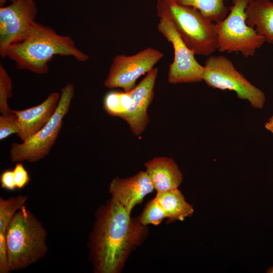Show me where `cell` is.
<instances>
[{
  "label": "cell",
  "mask_w": 273,
  "mask_h": 273,
  "mask_svg": "<svg viewBox=\"0 0 273 273\" xmlns=\"http://www.w3.org/2000/svg\"><path fill=\"white\" fill-rule=\"evenodd\" d=\"M145 225L132 219L116 199L98 211L89 239V250L95 271L119 272L132 248L140 244Z\"/></svg>",
  "instance_id": "cell-1"
},
{
  "label": "cell",
  "mask_w": 273,
  "mask_h": 273,
  "mask_svg": "<svg viewBox=\"0 0 273 273\" xmlns=\"http://www.w3.org/2000/svg\"><path fill=\"white\" fill-rule=\"evenodd\" d=\"M58 55L71 56L80 62L89 59L71 37L34 21L25 39L9 47L3 58L14 61L19 69L42 75L48 73L49 63Z\"/></svg>",
  "instance_id": "cell-2"
},
{
  "label": "cell",
  "mask_w": 273,
  "mask_h": 273,
  "mask_svg": "<svg viewBox=\"0 0 273 273\" xmlns=\"http://www.w3.org/2000/svg\"><path fill=\"white\" fill-rule=\"evenodd\" d=\"M47 231L25 206L14 215L6 231L10 271L24 269L46 256Z\"/></svg>",
  "instance_id": "cell-3"
},
{
  "label": "cell",
  "mask_w": 273,
  "mask_h": 273,
  "mask_svg": "<svg viewBox=\"0 0 273 273\" xmlns=\"http://www.w3.org/2000/svg\"><path fill=\"white\" fill-rule=\"evenodd\" d=\"M158 17L173 24L188 47L195 55L210 56L218 49L214 23L204 17L195 8L181 5L173 0H157Z\"/></svg>",
  "instance_id": "cell-4"
},
{
  "label": "cell",
  "mask_w": 273,
  "mask_h": 273,
  "mask_svg": "<svg viewBox=\"0 0 273 273\" xmlns=\"http://www.w3.org/2000/svg\"><path fill=\"white\" fill-rule=\"evenodd\" d=\"M252 0H232L230 12L219 22L214 23L220 52L240 53L245 58L254 56L265 42L264 37L246 22L245 13Z\"/></svg>",
  "instance_id": "cell-5"
},
{
  "label": "cell",
  "mask_w": 273,
  "mask_h": 273,
  "mask_svg": "<svg viewBox=\"0 0 273 273\" xmlns=\"http://www.w3.org/2000/svg\"><path fill=\"white\" fill-rule=\"evenodd\" d=\"M74 95V86L68 83L62 88L57 109L48 122L34 135L22 143L13 142L10 149L13 162H36L47 156L58 138L65 116Z\"/></svg>",
  "instance_id": "cell-6"
},
{
  "label": "cell",
  "mask_w": 273,
  "mask_h": 273,
  "mask_svg": "<svg viewBox=\"0 0 273 273\" xmlns=\"http://www.w3.org/2000/svg\"><path fill=\"white\" fill-rule=\"evenodd\" d=\"M202 79L210 87L234 91L239 99L247 100L255 108L263 107L264 93L252 84L224 56L209 57L205 62Z\"/></svg>",
  "instance_id": "cell-7"
},
{
  "label": "cell",
  "mask_w": 273,
  "mask_h": 273,
  "mask_svg": "<svg viewBox=\"0 0 273 273\" xmlns=\"http://www.w3.org/2000/svg\"><path fill=\"white\" fill-rule=\"evenodd\" d=\"M163 56V53L151 47L131 56H116L104 81L105 86L109 88L120 87L125 92H130L135 87L136 80L154 68Z\"/></svg>",
  "instance_id": "cell-8"
},
{
  "label": "cell",
  "mask_w": 273,
  "mask_h": 273,
  "mask_svg": "<svg viewBox=\"0 0 273 273\" xmlns=\"http://www.w3.org/2000/svg\"><path fill=\"white\" fill-rule=\"evenodd\" d=\"M157 29L172 44L174 50L173 60L168 69V82L194 83L203 80L204 66L196 60L195 54L186 44L172 23L165 18H160Z\"/></svg>",
  "instance_id": "cell-9"
},
{
  "label": "cell",
  "mask_w": 273,
  "mask_h": 273,
  "mask_svg": "<svg viewBox=\"0 0 273 273\" xmlns=\"http://www.w3.org/2000/svg\"><path fill=\"white\" fill-rule=\"evenodd\" d=\"M37 13L34 0H15L0 7V55L27 36Z\"/></svg>",
  "instance_id": "cell-10"
},
{
  "label": "cell",
  "mask_w": 273,
  "mask_h": 273,
  "mask_svg": "<svg viewBox=\"0 0 273 273\" xmlns=\"http://www.w3.org/2000/svg\"><path fill=\"white\" fill-rule=\"evenodd\" d=\"M158 72L157 68H153L130 92L131 105L121 118L128 123L135 135L142 133L149 123L147 110L154 96V88Z\"/></svg>",
  "instance_id": "cell-11"
},
{
  "label": "cell",
  "mask_w": 273,
  "mask_h": 273,
  "mask_svg": "<svg viewBox=\"0 0 273 273\" xmlns=\"http://www.w3.org/2000/svg\"><path fill=\"white\" fill-rule=\"evenodd\" d=\"M60 95L53 92L40 104L23 110H13L17 117L19 131L17 134L25 142L37 133L55 113Z\"/></svg>",
  "instance_id": "cell-12"
},
{
  "label": "cell",
  "mask_w": 273,
  "mask_h": 273,
  "mask_svg": "<svg viewBox=\"0 0 273 273\" xmlns=\"http://www.w3.org/2000/svg\"><path fill=\"white\" fill-rule=\"evenodd\" d=\"M154 188L146 171H140L126 178L115 177L112 180L109 191L130 215L134 206L141 203L144 198Z\"/></svg>",
  "instance_id": "cell-13"
},
{
  "label": "cell",
  "mask_w": 273,
  "mask_h": 273,
  "mask_svg": "<svg viewBox=\"0 0 273 273\" xmlns=\"http://www.w3.org/2000/svg\"><path fill=\"white\" fill-rule=\"evenodd\" d=\"M144 164L146 171L157 193L176 189L182 182L181 172L172 158L155 157Z\"/></svg>",
  "instance_id": "cell-14"
},
{
  "label": "cell",
  "mask_w": 273,
  "mask_h": 273,
  "mask_svg": "<svg viewBox=\"0 0 273 273\" xmlns=\"http://www.w3.org/2000/svg\"><path fill=\"white\" fill-rule=\"evenodd\" d=\"M245 13L247 24L263 36L265 42L273 44V2L269 0H252Z\"/></svg>",
  "instance_id": "cell-15"
},
{
  "label": "cell",
  "mask_w": 273,
  "mask_h": 273,
  "mask_svg": "<svg viewBox=\"0 0 273 273\" xmlns=\"http://www.w3.org/2000/svg\"><path fill=\"white\" fill-rule=\"evenodd\" d=\"M165 210L167 218L171 220L183 221L185 217H191L194 209L185 200L178 189L158 192L156 197Z\"/></svg>",
  "instance_id": "cell-16"
},
{
  "label": "cell",
  "mask_w": 273,
  "mask_h": 273,
  "mask_svg": "<svg viewBox=\"0 0 273 273\" xmlns=\"http://www.w3.org/2000/svg\"><path fill=\"white\" fill-rule=\"evenodd\" d=\"M176 3L198 10L209 21L216 23L228 15V8L224 0H173Z\"/></svg>",
  "instance_id": "cell-17"
},
{
  "label": "cell",
  "mask_w": 273,
  "mask_h": 273,
  "mask_svg": "<svg viewBox=\"0 0 273 273\" xmlns=\"http://www.w3.org/2000/svg\"><path fill=\"white\" fill-rule=\"evenodd\" d=\"M131 103L130 92H110L104 98L103 109L110 115L121 118L129 108Z\"/></svg>",
  "instance_id": "cell-18"
},
{
  "label": "cell",
  "mask_w": 273,
  "mask_h": 273,
  "mask_svg": "<svg viewBox=\"0 0 273 273\" xmlns=\"http://www.w3.org/2000/svg\"><path fill=\"white\" fill-rule=\"evenodd\" d=\"M28 197L19 195L6 199L0 198V233H6L15 214L25 206Z\"/></svg>",
  "instance_id": "cell-19"
},
{
  "label": "cell",
  "mask_w": 273,
  "mask_h": 273,
  "mask_svg": "<svg viewBox=\"0 0 273 273\" xmlns=\"http://www.w3.org/2000/svg\"><path fill=\"white\" fill-rule=\"evenodd\" d=\"M167 218L166 213L156 198L150 201L138 218L143 225L149 224L155 225L160 224L163 218Z\"/></svg>",
  "instance_id": "cell-20"
},
{
  "label": "cell",
  "mask_w": 273,
  "mask_h": 273,
  "mask_svg": "<svg viewBox=\"0 0 273 273\" xmlns=\"http://www.w3.org/2000/svg\"><path fill=\"white\" fill-rule=\"evenodd\" d=\"M12 81L2 63H0V112L9 114L13 112L8 99L12 96Z\"/></svg>",
  "instance_id": "cell-21"
},
{
  "label": "cell",
  "mask_w": 273,
  "mask_h": 273,
  "mask_svg": "<svg viewBox=\"0 0 273 273\" xmlns=\"http://www.w3.org/2000/svg\"><path fill=\"white\" fill-rule=\"evenodd\" d=\"M19 131L17 117L14 113L0 116V140H3L13 133L17 134Z\"/></svg>",
  "instance_id": "cell-22"
},
{
  "label": "cell",
  "mask_w": 273,
  "mask_h": 273,
  "mask_svg": "<svg viewBox=\"0 0 273 273\" xmlns=\"http://www.w3.org/2000/svg\"><path fill=\"white\" fill-rule=\"evenodd\" d=\"M13 170L17 188L19 189L23 188L29 183L31 178L27 171L25 168L23 162H16Z\"/></svg>",
  "instance_id": "cell-23"
},
{
  "label": "cell",
  "mask_w": 273,
  "mask_h": 273,
  "mask_svg": "<svg viewBox=\"0 0 273 273\" xmlns=\"http://www.w3.org/2000/svg\"><path fill=\"white\" fill-rule=\"evenodd\" d=\"M10 272L6 243V234L0 233V273H9Z\"/></svg>",
  "instance_id": "cell-24"
},
{
  "label": "cell",
  "mask_w": 273,
  "mask_h": 273,
  "mask_svg": "<svg viewBox=\"0 0 273 273\" xmlns=\"http://www.w3.org/2000/svg\"><path fill=\"white\" fill-rule=\"evenodd\" d=\"M1 187L9 191H14L17 188L13 170L6 169L1 174Z\"/></svg>",
  "instance_id": "cell-25"
},
{
  "label": "cell",
  "mask_w": 273,
  "mask_h": 273,
  "mask_svg": "<svg viewBox=\"0 0 273 273\" xmlns=\"http://www.w3.org/2000/svg\"><path fill=\"white\" fill-rule=\"evenodd\" d=\"M264 126L267 130L273 133V115L269 119L268 121L265 123Z\"/></svg>",
  "instance_id": "cell-26"
},
{
  "label": "cell",
  "mask_w": 273,
  "mask_h": 273,
  "mask_svg": "<svg viewBox=\"0 0 273 273\" xmlns=\"http://www.w3.org/2000/svg\"><path fill=\"white\" fill-rule=\"evenodd\" d=\"M15 0H0V6H4V4L7 1H10L11 2H12Z\"/></svg>",
  "instance_id": "cell-27"
},
{
  "label": "cell",
  "mask_w": 273,
  "mask_h": 273,
  "mask_svg": "<svg viewBox=\"0 0 273 273\" xmlns=\"http://www.w3.org/2000/svg\"><path fill=\"white\" fill-rule=\"evenodd\" d=\"M266 272H267V273H273V266L268 268V269L266 270Z\"/></svg>",
  "instance_id": "cell-28"
}]
</instances>
